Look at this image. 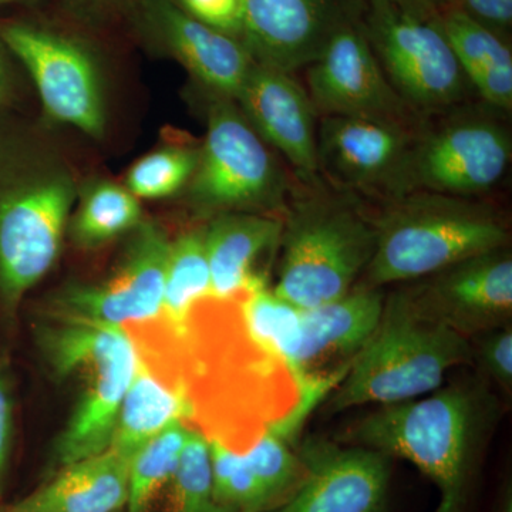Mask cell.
Segmentation results:
<instances>
[{"mask_svg": "<svg viewBox=\"0 0 512 512\" xmlns=\"http://www.w3.org/2000/svg\"><path fill=\"white\" fill-rule=\"evenodd\" d=\"M238 303L249 342L281 362L298 329L301 308L276 295L268 285L252 289Z\"/></svg>", "mask_w": 512, "mask_h": 512, "instance_id": "4316f807", "label": "cell"}, {"mask_svg": "<svg viewBox=\"0 0 512 512\" xmlns=\"http://www.w3.org/2000/svg\"><path fill=\"white\" fill-rule=\"evenodd\" d=\"M370 205L377 242L359 282L375 288L419 281L511 244L507 215L484 198L414 191Z\"/></svg>", "mask_w": 512, "mask_h": 512, "instance_id": "7a4b0ae2", "label": "cell"}, {"mask_svg": "<svg viewBox=\"0 0 512 512\" xmlns=\"http://www.w3.org/2000/svg\"><path fill=\"white\" fill-rule=\"evenodd\" d=\"M306 92L320 116L366 117L420 123L384 76L362 22L340 30L306 66Z\"/></svg>", "mask_w": 512, "mask_h": 512, "instance_id": "2e32d148", "label": "cell"}, {"mask_svg": "<svg viewBox=\"0 0 512 512\" xmlns=\"http://www.w3.org/2000/svg\"><path fill=\"white\" fill-rule=\"evenodd\" d=\"M0 40L28 70L47 117L86 136H104L107 120L100 70L82 40L18 20L0 25Z\"/></svg>", "mask_w": 512, "mask_h": 512, "instance_id": "30bf717a", "label": "cell"}, {"mask_svg": "<svg viewBox=\"0 0 512 512\" xmlns=\"http://www.w3.org/2000/svg\"><path fill=\"white\" fill-rule=\"evenodd\" d=\"M198 148L165 146L151 151L127 171V188L138 200H161L185 191L198 161Z\"/></svg>", "mask_w": 512, "mask_h": 512, "instance_id": "f1b7e54d", "label": "cell"}, {"mask_svg": "<svg viewBox=\"0 0 512 512\" xmlns=\"http://www.w3.org/2000/svg\"><path fill=\"white\" fill-rule=\"evenodd\" d=\"M214 500L224 512H261L268 508L264 491L244 453L217 437H208Z\"/></svg>", "mask_w": 512, "mask_h": 512, "instance_id": "f546056e", "label": "cell"}, {"mask_svg": "<svg viewBox=\"0 0 512 512\" xmlns=\"http://www.w3.org/2000/svg\"><path fill=\"white\" fill-rule=\"evenodd\" d=\"M190 426L175 421L130 458L127 512H150L173 480Z\"/></svg>", "mask_w": 512, "mask_h": 512, "instance_id": "484cf974", "label": "cell"}, {"mask_svg": "<svg viewBox=\"0 0 512 512\" xmlns=\"http://www.w3.org/2000/svg\"><path fill=\"white\" fill-rule=\"evenodd\" d=\"M77 195L62 165L0 161V306L8 315L56 264Z\"/></svg>", "mask_w": 512, "mask_h": 512, "instance_id": "52a82bcc", "label": "cell"}, {"mask_svg": "<svg viewBox=\"0 0 512 512\" xmlns=\"http://www.w3.org/2000/svg\"><path fill=\"white\" fill-rule=\"evenodd\" d=\"M39 345L60 382L79 393L55 446L60 468L109 450L121 402L137 365V350L123 326L46 313Z\"/></svg>", "mask_w": 512, "mask_h": 512, "instance_id": "5b68a950", "label": "cell"}, {"mask_svg": "<svg viewBox=\"0 0 512 512\" xmlns=\"http://www.w3.org/2000/svg\"><path fill=\"white\" fill-rule=\"evenodd\" d=\"M69 221L72 239L79 247L97 248L133 232L143 222V208L124 185L94 181L79 192Z\"/></svg>", "mask_w": 512, "mask_h": 512, "instance_id": "cb8c5ba5", "label": "cell"}, {"mask_svg": "<svg viewBox=\"0 0 512 512\" xmlns=\"http://www.w3.org/2000/svg\"><path fill=\"white\" fill-rule=\"evenodd\" d=\"M448 6L511 42L512 0H451Z\"/></svg>", "mask_w": 512, "mask_h": 512, "instance_id": "836d02e7", "label": "cell"}, {"mask_svg": "<svg viewBox=\"0 0 512 512\" xmlns=\"http://www.w3.org/2000/svg\"><path fill=\"white\" fill-rule=\"evenodd\" d=\"M210 97L207 133L187 188L188 204L200 217L228 212L284 217L295 178L245 119L237 103Z\"/></svg>", "mask_w": 512, "mask_h": 512, "instance_id": "8992f818", "label": "cell"}, {"mask_svg": "<svg viewBox=\"0 0 512 512\" xmlns=\"http://www.w3.org/2000/svg\"><path fill=\"white\" fill-rule=\"evenodd\" d=\"M191 417L184 380L160 357L137 350L136 370L121 402L110 448L130 460L170 424Z\"/></svg>", "mask_w": 512, "mask_h": 512, "instance_id": "44dd1931", "label": "cell"}, {"mask_svg": "<svg viewBox=\"0 0 512 512\" xmlns=\"http://www.w3.org/2000/svg\"><path fill=\"white\" fill-rule=\"evenodd\" d=\"M266 146L282 157L296 183L323 185L318 165V111L295 73L255 62L234 99Z\"/></svg>", "mask_w": 512, "mask_h": 512, "instance_id": "ac0fdd59", "label": "cell"}, {"mask_svg": "<svg viewBox=\"0 0 512 512\" xmlns=\"http://www.w3.org/2000/svg\"><path fill=\"white\" fill-rule=\"evenodd\" d=\"M164 498L163 512H224L214 500L210 447L201 430L190 427Z\"/></svg>", "mask_w": 512, "mask_h": 512, "instance_id": "83f0119b", "label": "cell"}, {"mask_svg": "<svg viewBox=\"0 0 512 512\" xmlns=\"http://www.w3.org/2000/svg\"><path fill=\"white\" fill-rule=\"evenodd\" d=\"M400 286L421 315L464 338L512 325L511 245Z\"/></svg>", "mask_w": 512, "mask_h": 512, "instance_id": "4fadbf2b", "label": "cell"}, {"mask_svg": "<svg viewBox=\"0 0 512 512\" xmlns=\"http://www.w3.org/2000/svg\"><path fill=\"white\" fill-rule=\"evenodd\" d=\"M503 412L500 394L476 373L419 399L377 406L349 423L335 440L373 448L419 468L439 491L434 512H471Z\"/></svg>", "mask_w": 512, "mask_h": 512, "instance_id": "6da1fadb", "label": "cell"}, {"mask_svg": "<svg viewBox=\"0 0 512 512\" xmlns=\"http://www.w3.org/2000/svg\"><path fill=\"white\" fill-rule=\"evenodd\" d=\"M173 2L192 18L242 40L245 0H173Z\"/></svg>", "mask_w": 512, "mask_h": 512, "instance_id": "d6a6232c", "label": "cell"}, {"mask_svg": "<svg viewBox=\"0 0 512 512\" xmlns=\"http://www.w3.org/2000/svg\"><path fill=\"white\" fill-rule=\"evenodd\" d=\"M282 221L272 291L298 308H315L348 293L375 255L372 205L349 192L298 185Z\"/></svg>", "mask_w": 512, "mask_h": 512, "instance_id": "3957f363", "label": "cell"}, {"mask_svg": "<svg viewBox=\"0 0 512 512\" xmlns=\"http://www.w3.org/2000/svg\"><path fill=\"white\" fill-rule=\"evenodd\" d=\"M211 296V275L205 251L204 228L171 239L161 319L185 333L195 306Z\"/></svg>", "mask_w": 512, "mask_h": 512, "instance_id": "d4e9b609", "label": "cell"}, {"mask_svg": "<svg viewBox=\"0 0 512 512\" xmlns=\"http://www.w3.org/2000/svg\"><path fill=\"white\" fill-rule=\"evenodd\" d=\"M386 291L357 282L345 295L315 306L301 309L298 329L281 362L299 380L309 375L320 363L353 357L375 333L382 318Z\"/></svg>", "mask_w": 512, "mask_h": 512, "instance_id": "d6986e66", "label": "cell"}, {"mask_svg": "<svg viewBox=\"0 0 512 512\" xmlns=\"http://www.w3.org/2000/svg\"><path fill=\"white\" fill-rule=\"evenodd\" d=\"M362 29L394 92L421 119L471 103L473 89L434 15L366 0Z\"/></svg>", "mask_w": 512, "mask_h": 512, "instance_id": "9c48e42d", "label": "cell"}, {"mask_svg": "<svg viewBox=\"0 0 512 512\" xmlns=\"http://www.w3.org/2000/svg\"><path fill=\"white\" fill-rule=\"evenodd\" d=\"M242 453L264 491L268 508L284 500L301 481L303 466L298 451L269 427Z\"/></svg>", "mask_w": 512, "mask_h": 512, "instance_id": "4dcf8cb0", "label": "cell"}, {"mask_svg": "<svg viewBox=\"0 0 512 512\" xmlns=\"http://www.w3.org/2000/svg\"><path fill=\"white\" fill-rule=\"evenodd\" d=\"M0 512H13L12 505H2Z\"/></svg>", "mask_w": 512, "mask_h": 512, "instance_id": "60d3db41", "label": "cell"}, {"mask_svg": "<svg viewBox=\"0 0 512 512\" xmlns=\"http://www.w3.org/2000/svg\"><path fill=\"white\" fill-rule=\"evenodd\" d=\"M281 217L228 212L215 215L204 227L211 275V296L217 302H238L266 284L262 262L279 249Z\"/></svg>", "mask_w": 512, "mask_h": 512, "instance_id": "ffe728a7", "label": "cell"}, {"mask_svg": "<svg viewBox=\"0 0 512 512\" xmlns=\"http://www.w3.org/2000/svg\"><path fill=\"white\" fill-rule=\"evenodd\" d=\"M130 460L113 448L60 468L35 493L12 504L13 512H123Z\"/></svg>", "mask_w": 512, "mask_h": 512, "instance_id": "7402d4cb", "label": "cell"}, {"mask_svg": "<svg viewBox=\"0 0 512 512\" xmlns=\"http://www.w3.org/2000/svg\"><path fill=\"white\" fill-rule=\"evenodd\" d=\"M76 2L89 6H124L127 8L131 0H76Z\"/></svg>", "mask_w": 512, "mask_h": 512, "instance_id": "f35d334b", "label": "cell"}, {"mask_svg": "<svg viewBox=\"0 0 512 512\" xmlns=\"http://www.w3.org/2000/svg\"><path fill=\"white\" fill-rule=\"evenodd\" d=\"M22 2H29V0H0V6L10 5V3H22Z\"/></svg>", "mask_w": 512, "mask_h": 512, "instance_id": "ab89813d", "label": "cell"}, {"mask_svg": "<svg viewBox=\"0 0 512 512\" xmlns=\"http://www.w3.org/2000/svg\"><path fill=\"white\" fill-rule=\"evenodd\" d=\"M295 448L303 466L301 481L261 512L387 511L392 458L322 437H308Z\"/></svg>", "mask_w": 512, "mask_h": 512, "instance_id": "5bb4252c", "label": "cell"}, {"mask_svg": "<svg viewBox=\"0 0 512 512\" xmlns=\"http://www.w3.org/2000/svg\"><path fill=\"white\" fill-rule=\"evenodd\" d=\"M423 121L320 116V178L333 190L369 202L390 200L396 195L410 147Z\"/></svg>", "mask_w": 512, "mask_h": 512, "instance_id": "8fae6325", "label": "cell"}, {"mask_svg": "<svg viewBox=\"0 0 512 512\" xmlns=\"http://www.w3.org/2000/svg\"><path fill=\"white\" fill-rule=\"evenodd\" d=\"M505 119L483 103L424 119L393 198L414 191L484 198L510 168L512 136Z\"/></svg>", "mask_w": 512, "mask_h": 512, "instance_id": "ba28073f", "label": "cell"}, {"mask_svg": "<svg viewBox=\"0 0 512 512\" xmlns=\"http://www.w3.org/2000/svg\"><path fill=\"white\" fill-rule=\"evenodd\" d=\"M13 440V400L10 392L8 363L0 357V495L8 471Z\"/></svg>", "mask_w": 512, "mask_h": 512, "instance_id": "e575fe53", "label": "cell"}, {"mask_svg": "<svg viewBox=\"0 0 512 512\" xmlns=\"http://www.w3.org/2000/svg\"><path fill=\"white\" fill-rule=\"evenodd\" d=\"M460 366H473L470 339L421 315L399 285L386 293L375 333L349 363L323 412L335 416L419 399Z\"/></svg>", "mask_w": 512, "mask_h": 512, "instance_id": "277c9868", "label": "cell"}, {"mask_svg": "<svg viewBox=\"0 0 512 512\" xmlns=\"http://www.w3.org/2000/svg\"><path fill=\"white\" fill-rule=\"evenodd\" d=\"M127 9L148 45L177 60L205 92L237 97L255 64L242 40L192 18L173 0H131Z\"/></svg>", "mask_w": 512, "mask_h": 512, "instance_id": "9a60e30c", "label": "cell"}, {"mask_svg": "<svg viewBox=\"0 0 512 512\" xmlns=\"http://www.w3.org/2000/svg\"><path fill=\"white\" fill-rule=\"evenodd\" d=\"M464 76L481 103L512 113V42L495 35L456 8L434 15Z\"/></svg>", "mask_w": 512, "mask_h": 512, "instance_id": "603a6c76", "label": "cell"}, {"mask_svg": "<svg viewBox=\"0 0 512 512\" xmlns=\"http://www.w3.org/2000/svg\"><path fill=\"white\" fill-rule=\"evenodd\" d=\"M9 90V74L8 69H6L5 59L2 57V53H0V104L3 103V100L8 96Z\"/></svg>", "mask_w": 512, "mask_h": 512, "instance_id": "74e56055", "label": "cell"}, {"mask_svg": "<svg viewBox=\"0 0 512 512\" xmlns=\"http://www.w3.org/2000/svg\"><path fill=\"white\" fill-rule=\"evenodd\" d=\"M387 2L416 15L433 16L450 5L451 0H387Z\"/></svg>", "mask_w": 512, "mask_h": 512, "instance_id": "d590c367", "label": "cell"}, {"mask_svg": "<svg viewBox=\"0 0 512 512\" xmlns=\"http://www.w3.org/2000/svg\"><path fill=\"white\" fill-rule=\"evenodd\" d=\"M365 9L366 0H245L242 42L255 62L296 73Z\"/></svg>", "mask_w": 512, "mask_h": 512, "instance_id": "e0dca14e", "label": "cell"}, {"mask_svg": "<svg viewBox=\"0 0 512 512\" xmlns=\"http://www.w3.org/2000/svg\"><path fill=\"white\" fill-rule=\"evenodd\" d=\"M478 375L497 386L505 397L512 392V325L470 339Z\"/></svg>", "mask_w": 512, "mask_h": 512, "instance_id": "1f68e13d", "label": "cell"}, {"mask_svg": "<svg viewBox=\"0 0 512 512\" xmlns=\"http://www.w3.org/2000/svg\"><path fill=\"white\" fill-rule=\"evenodd\" d=\"M170 244L163 227L141 222L131 232L119 265L106 279L66 286L53 296L46 313L114 326L157 319L163 309Z\"/></svg>", "mask_w": 512, "mask_h": 512, "instance_id": "7c38bea8", "label": "cell"}, {"mask_svg": "<svg viewBox=\"0 0 512 512\" xmlns=\"http://www.w3.org/2000/svg\"><path fill=\"white\" fill-rule=\"evenodd\" d=\"M495 512H512V487L510 480L504 484L503 490H501Z\"/></svg>", "mask_w": 512, "mask_h": 512, "instance_id": "8d00e7d4", "label": "cell"}]
</instances>
